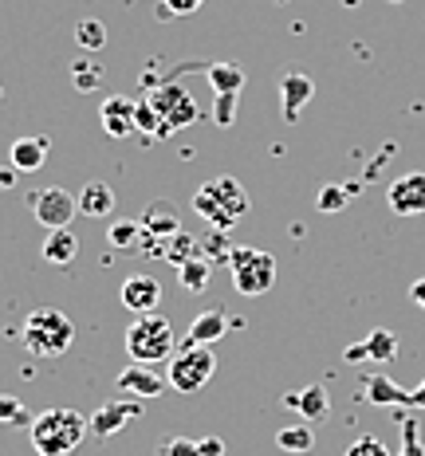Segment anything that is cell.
Returning a JSON list of instances; mask_svg holds the SVG:
<instances>
[{
  "label": "cell",
  "mask_w": 425,
  "mask_h": 456,
  "mask_svg": "<svg viewBox=\"0 0 425 456\" xmlns=\"http://www.w3.org/2000/svg\"><path fill=\"white\" fill-rule=\"evenodd\" d=\"M249 205H252L249 189L236 182V177H229V174L209 177V182L193 193L197 216H201L209 228H217V232H229V228L241 221L244 213H249Z\"/></svg>",
  "instance_id": "1"
},
{
  "label": "cell",
  "mask_w": 425,
  "mask_h": 456,
  "mask_svg": "<svg viewBox=\"0 0 425 456\" xmlns=\"http://www.w3.org/2000/svg\"><path fill=\"white\" fill-rule=\"evenodd\" d=\"M28 433H32V449L40 456H71L91 433V417L60 405V410H44L40 417H32Z\"/></svg>",
  "instance_id": "2"
},
{
  "label": "cell",
  "mask_w": 425,
  "mask_h": 456,
  "mask_svg": "<svg viewBox=\"0 0 425 456\" xmlns=\"http://www.w3.org/2000/svg\"><path fill=\"white\" fill-rule=\"evenodd\" d=\"M174 342H177L174 327H169V319H162L158 311L135 315V322L127 327V354H130V362H138V366L169 362V358L177 354Z\"/></svg>",
  "instance_id": "3"
},
{
  "label": "cell",
  "mask_w": 425,
  "mask_h": 456,
  "mask_svg": "<svg viewBox=\"0 0 425 456\" xmlns=\"http://www.w3.org/2000/svg\"><path fill=\"white\" fill-rule=\"evenodd\" d=\"M75 342V322L55 307H40L24 319V346L36 358H60Z\"/></svg>",
  "instance_id": "4"
},
{
  "label": "cell",
  "mask_w": 425,
  "mask_h": 456,
  "mask_svg": "<svg viewBox=\"0 0 425 456\" xmlns=\"http://www.w3.org/2000/svg\"><path fill=\"white\" fill-rule=\"evenodd\" d=\"M217 374V354L213 346H185L169 358V370H166V382L169 389L177 394H197V389L209 386V378Z\"/></svg>",
  "instance_id": "5"
},
{
  "label": "cell",
  "mask_w": 425,
  "mask_h": 456,
  "mask_svg": "<svg viewBox=\"0 0 425 456\" xmlns=\"http://www.w3.org/2000/svg\"><path fill=\"white\" fill-rule=\"evenodd\" d=\"M229 272H233V288L249 299H260L276 283V260H272V252L260 248H233Z\"/></svg>",
  "instance_id": "6"
},
{
  "label": "cell",
  "mask_w": 425,
  "mask_h": 456,
  "mask_svg": "<svg viewBox=\"0 0 425 456\" xmlns=\"http://www.w3.org/2000/svg\"><path fill=\"white\" fill-rule=\"evenodd\" d=\"M150 102H154L158 114H162V122H166L169 134H174V130L193 126V122L201 118V110H197L193 94H189L185 87H177V83H166V87H158L154 94H150Z\"/></svg>",
  "instance_id": "7"
},
{
  "label": "cell",
  "mask_w": 425,
  "mask_h": 456,
  "mask_svg": "<svg viewBox=\"0 0 425 456\" xmlns=\"http://www.w3.org/2000/svg\"><path fill=\"white\" fill-rule=\"evenodd\" d=\"M32 213L47 232H55V228H68L75 221V213H79V197L68 193V189H60V185L40 189V193H32Z\"/></svg>",
  "instance_id": "8"
},
{
  "label": "cell",
  "mask_w": 425,
  "mask_h": 456,
  "mask_svg": "<svg viewBox=\"0 0 425 456\" xmlns=\"http://www.w3.org/2000/svg\"><path fill=\"white\" fill-rule=\"evenodd\" d=\"M386 205L398 216H421L425 213V174L413 169V174H402L398 182L386 189Z\"/></svg>",
  "instance_id": "9"
},
{
  "label": "cell",
  "mask_w": 425,
  "mask_h": 456,
  "mask_svg": "<svg viewBox=\"0 0 425 456\" xmlns=\"http://www.w3.org/2000/svg\"><path fill=\"white\" fill-rule=\"evenodd\" d=\"M99 122L110 138H130L138 130V102L127 94H110L99 107Z\"/></svg>",
  "instance_id": "10"
},
{
  "label": "cell",
  "mask_w": 425,
  "mask_h": 456,
  "mask_svg": "<svg viewBox=\"0 0 425 456\" xmlns=\"http://www.w3.org/2000/svg\"><path fill=\"white\" fill-rule=\"evenodd\" d=\"M119 299H122V307L135 311V315H150V311H158V303H162V283H158L154 275H127Z\"/></svg>",
  "instance_id": "11"
},
{
  "label": "cell",
  "mask_w": 425,
  "mask_h": 456,
  "mask_svg": "<svg viewBox=\"0 0 425 456\" xmlns=\"http://www.w3.org/2000/svg\"><path fill=\"white\" fill-rule=\"evenodd\" d=\"M135 417H138V402L119 397V402H107V405H99V410L91 413V433L94 436H115L119 429H127Z\"/></svg>",
  "instance_id": "12"
},
{
  "label": "cell",
  "mask_w": 425,
  "mask_h": 456,
  "mask_svg": "<svg viewBox=\"0 0 425 456\" xmlns=\"http://www.w3.org/2000/svg\"><path fill=\"white\" fill-rule=\"evenodd\" d=\"M347 362H363V358H374V362H394L398 358V335L394 330H371L363 342H355V346H347Z\"/></svg>",
  "instance_id": "13"
},
{
  "label": "cell",
  "mask_w": 425,
  "mask_h": 456,
  "mask_svg": "<svg viewBox=\"0 0 425 456\" xmlns=\"http://www.w3.org/2000/svg\"><path fill=\"white\" fill-rule=\"evenodd\" d=\"M138 221H142V228H146L150 240H158V244H166L169 236L182 232V221H177V208H174V205H166V201H150L146 208H142Z\"/></svg>",
  "instance_id": "14"
},
{
  "label": "cell",
  "mask_w": 425,
  "mask_h": 456,
  "mask_svg": "<svg viewBox=\"0 0 425 456\" xmlns=\"http://www.w3.org/2000/svg\"><path fill=\"white\" fill-rule=\"evenodd\" d=\"M311 94H315V83L307 79L304 71H288L280 79V102H283V118L288 122H296L299 118V110L311 102Z\"/></svg>",
  "instance_id": "15"
},
{
  "label": "cell",
  "mask_w": 425,
  "mask_h": 456,
  "mask_svg": "<svg viewBox=\"0 0 425 456\" xmlns=\"http://www.w3.org/2000/svg\"><path fill=\"white\" fill-rule=\"evenodd\" d=\"M283 405H288V410H296L307 425L327 421V417H331V397H327L323 386H304L299 394H288V397H283Z\"/></svg>",
  "instance_id": "16"
},
{
  "label": "cell",
  "mask_w": 425,
  "mask_h": 456,
  "mask_svg": "<svg viewBox=\"0 0 425 456\" xmlns=\"http://www.w3.org/2000/svg\"><path fill=\"white\" fill-rule=\"evenodd\" d=\"M225 330H229V315H225L221 307H209V311H201V315L189 322L185 342L189 346H213V342H221Z\"/></svg>",
  "instance_id": "17"
},
{
  "label": "cell",
  "mask_w": 425,
  "mask_h": 456,
  "mask_svg": "<svg viewBox=\"0 0 425 456\" xmlns=\"http://www.w3.org/2000/svg\"><path fill=\"white\" fill-rule=\"evenodd\" d=\"M119 386H122V394H130V397H146V402H150V397H158L169 382H166V378H158L154 370H146V366H138V362H135V366H127V370L119 374Z\"/></svg>",
  "instance_id": "18"
},
{
  "label": "cell",
  "mask_w": 425,
  "mask_h": 456,
  "mask_svg": "<svg viewBox=\"0 0 425 456\" xmlns=\"http://www.w3.org/2000/svg\"><path fill=\"white\" fill-rule=\"evenodd\" d=\"M47 161V138H16L12 150H8V166L16 174H36Z\"/></svg>",
  "instance_id": "19"
},
{
  "label": "cell",
  "mask_w": 425,
  "mask_h": 456,
  "mask_svg": "<svg viewBox=\"0 0 425 456\" xmlns=\"http://www.w3.org/2000/svg\"><path fill=\"white\" fill-rule=\"evenodd\" d=\"M79 213L83 216H110L115 213V189L107 182H87L79 193Z\"/></svg>",
  "instance_id": "20"
},
{
  "label": "cell",
  "mask_w": 425,
  "mask_h": 456,
  "mask_svg": "<svg viewBox=\"0 0 425 456\" xmlns=\"http://www.w3.org/2000/svg\"><path fill=\"white\" fill-rule=\"evenodd\" d=\"M205 79H209V87L217 91V94H241V87H244V79H249V75H244V68L241 63H209V68H205Z\"/></svg>",
  "instance_id": "21"
},
{
  "label": "cell",
  "mask_w": 425,
  "mask_h": 456,
  "mask_svg": "<svg viewBox=\"0 0 425 456\" xmlns=\"http://www.w3.org/2000/svg\"><path fill=\"white\" fill-rule=\"evenodd\" d=\"M75 252H79V240H75V232L71 228H55V232H47V240H44V260L47 264H71L75 260Z\"/></svg>",
  "instance_id": "22"
},
{
  "label": "cell",
  "mask_w": 425,
  "mask_h": 456,
  "mask_svg": "<svg viewBox=\"0 0 425 456\" xmlns=\"http://www.w3.org/2000/svg\"><path fill=\"white\" fill-rule=\"evenodd\" d=\"M366 402L371 405H410V389L394 386L390 378L374 374L371 382H366Z\"/></svg>",
  "instance_id": "23"
},
{
  "label": "cell",
  "mask_w": 425,
  "mask_h": 456,
  "mask_svg": "<svg viewBox=\"0 0 425 456\" xmlns=\"http://www.w3.org/2000/svg\"><path fill=\"white\" fill-rule=\"evenodd\" d=\"M276 444L288 456H296V452H311L315 449V433H311V425H283V429L276 433Z\"/></svg>",
  "instance_id": "24"
},
{
  "label": "cell",
  "mask_w": 425,
  "mask_h": 456,
  "mask_svg": "<svg viewBox=\"0 0 425 456\" xmlns=\"http://www.w3.org/2000/svg\"><path fill=\"white\" fill-rule=\"evenodd\" d=\"M166 260L169 264H174V268H182V264H189V260H197V256H205V244H197L193 240V236H189L185 232V228H182V232H177V236H169V240H166Z\"/></svg>",
  "instance_id": "25"
},
{
  "label": "cell",
  "mask_w": 425,
  "mask_h": 456,
  "mask_svg": "<svg viewBox=\"0 0 425 456\" xmlns=\"http://www.w3.org/2000/svg\"><path fill=\"white\" fill-rule=\"evenodd\" d=\"M209 275H213V260H209V256H197V260H189V264H182V268H177V280H182V288L189 291V296L205 291Z\"/></svg>",
  "instance_id": "26"
},
{
  "label": "cell",
  "mask_w": 425,
  "mask_h": 456,
  "mask_svg": "<svg viewBox=\"0 0 425 456\" xmlns=\"http://www.w3.org/2000/svg\"><path fill=\"white\" fill-rule=\"evenodd\" d=\"M107 240L115 244V248H138L142 240H146V228H142V221H115L107 228Z\"/></svg>",
  "instance_id": "27"
},
{
  "label": "cell",
  "mask_w": 425,
  "mask_h": 456,
  "mask_svg": "<svg viewBox=\"0 0 425 456\" xmlns=\"http://www.w3.org/2000/svg\"><path fill=\"white\" fill-rule=\"evenodd\" d=\"M75 44H79L83 52H99V47L107 44V24L102 20H79L75 24Z\"/></svg>",
  "instance_id": "28"
},
{
  "label": "cell",
  "mask_w": 425,
  "mask_h": 456,
  "mask_svg": "<svg viewBox=\"0 0 425 456\" xmlns=\"http://www.w3.org/2000/svg\"><path fill=\"white\" fill-rule=\"evenodd\" d=\"M138 130H146V134H154V138H169V130H166L162 114H158V107L150 102V94L138 102Z\"/></svg>",
  "instance_id": "29"
},
{
  "label": "cell",
  "mask_w": 425,
  "mask_h": 456,
  "mask_svg": "<svg viewBox=\"0 0 425 456\" xmlns=\"http://www.w3.org/2000/svg\"><path fill=\"white\" fill-rule=\"evenodd\" d=\"M347 205H351V189L347 185H323L315 197L319 213H339V208H347Z\"/></svg>",
  "instance_id": "30"
},
{
  "label": "cell",
  "mask_w": 425,
  "mask_h": 456,
  "mask_svg": "<svg viewBox=\"0 0 425 456\" xmlns=\"http://www.w3.org/2000/svg\"><path fill=\"white\" fill-rule=\"evenodd\" d=\"M32 425V413H28V405L20 402V397H8L0 394V425Z\"/></svg>",
  "instance_id": "31"
},
{
  "label": "cell",
  "mask_w": 425,
  "mask_h": 456,
  "mask_svg": "<svg viewBox=\"0 0 425 456\" xmlns=\"http://www.w3.org/2000/svg\"><path fill=\"white\" fill-rule=\"evenodd\" d=\"M402 421V449L398 456H425V444L418 436V417H398Z\"/></svg>",
  "instance_id": "32"
},
{
  "label": "cell",
  "mask_w": 425,
  "mask_h": 456,
  "mask_svg": "<svg viewBox=\"0 0 425 456\" xmlns=\"http://www.w3.org/2000/svg\"><path fill=\"white\" fill-rule=\"evenodd\" d=\"M158 456H201V449H197V441H189V436H166Z\"/></svg>",
  "instance_id": "33"
},
{
  "label": "cell",
  "mask_w": 425,
  "mask_h": 456,
  "mask_svg": "<svg viewBox=\"0 0 425 456\" xmlns=\"http://www.w3.org/2000/svg\"><path fill=\"white\" fill-rule=\"evenodd\" d=\"M213 122H217V126H233V122H236V94H217Z\"/></svg>",
  "instance_id": "34"
},
{
  "label": "cell",
  "mask_w": 425,
  "mask_h": 456,
  "mask_svg": "<svg viewBox=\"0 0 425 456\" xmlns=\"http://www.w3.org/2000/svg\"><path fill=\"white\" fill-rule=\"evenodd\" d=\"M347 456H390V449L378 436H358L351 449H347Z\"/></svg>",
  "instance_id": "35"
},
{
  "label": "cell",
  "mask_w": 425,
  "mask_h": 456,
  "mask_svg": "<svg viewBox=\"0 0 425 456\" xmlns=\"http://www.w3.org/2000/svg\"><path fill=\"white\" fill-rule=\"evenodd\" d=\"M71 83L79 91H94L102 83V71L99 68H91V63H79V68H75V75H71Z\"/></svg>",
  "instance_id": "36"
},
{
  "label": "cell",
  "mask_w": 425,
  "mask_h": 456,
  "mask_svg": "<svg viewBox=\"0 0 425 456\" xmlns=\"http://www.w3.org/2000/svg\"><path fill=\"white\" fill-rule=\"evenodd\" d=\"M201 4H205V0H166V8H169L174 16H193Z\"/></svg>",
  "instance_id": "37"
},
{
  "label": "cell",
  "mask_w": 425,
  "mask_h": 456,
  "mask_svg": "<svg viewBox=\"0 0 425 456\" xmlns=\"http://www.w3.org/2000/svg\"><path fill=\"white\" fill-rule=\"evenodd\" d=\"M197 449H201V456H225V441L221 436H201Z\"/></svg>",
  "instance_id": "38"
},
{
  "label": "cell",
  "mask_w": 425,
  "mask_h": 456,
  "mask_svg": "<svg viewBox=\"0 0 425 456\" xmlns=\"http://www.w3.org/2000/svg\"><path fill=\"white\" fill-rule=\"evenodd\" d=\"M410 299L425 311V280H413V283H410Z\"/></svg>",
  "instance_id": "39"
},
{
  "label": "cell",
  "mask_w": 425,
  "mask_h": 456,
  "mask_svg": "<svg viewBox=\"0 0 425 456\" xmlns=\"http://www.w3.org/2000/svg\"><path fill=\"white\" fill-rule=\"evenodd\" d=\"M410 410H425V382L418 389H410Z\"/></svg>",
  "instance_id": "40"
},
{
  "label": "cell",
  "mask_w": 425,
  "mask_h": 456,
  "mask_svg": "<svg viewBox=\"0 0 425 456\" xmlns=\"http://www.w3.org/2000/svg\"><path fill=\"white\" fill-rule=\"evenodd\" d=\"M12 182H16V169H12V166H8V169H0V189H8Z\"/></svg>",
  "instance_id": "41"
},
{
  "label": "cell",
  "mask_w": 425,
  "mask_h": 456,
  "mask_svg": "<svg viewBox=\"0 0 425 456\" xmlns=\"http://www.w3.org/2000/svg\"><path fill=\"white\" fill-rule=\"evenodd\" d=\"M296 456H311V452H296Z\"/></svg>",
  "instance_id": "42"
}]
</instances>
